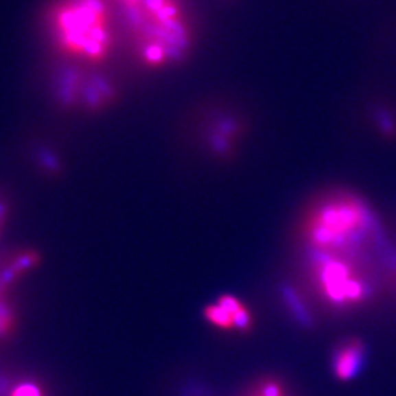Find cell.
Segmentation results:
<instances>
[{
  "label": "cell",
  "instance_id": "cell-5",
  "mask_svg": "<svg viewBox=\"0 0 396 396\" xmlns=\"http://www.w3.org/2000/svg\"><path fill=\"white\" fill-rule=\"evenodd\" d=\"M366 360V347L358 339H348L339 344L331 356L330 370L340 383L352 382L362 369Z\"/></svg>",
  "mask_w": 396,
  "mask_h": 396
},
{
  "label": "cell",
  "instance_id": "cell-1",
  "mask_svg": "<svg viewBox=\"0 0 396 396\" xmlns=\"http://www.w3.org/2000/svg\"><path fill=\"white\" fill-rule=\"evenodd\" d=\"M121 40L147 69L184 63L194 51L197 25L187 0H112Z\"/></svg>",
  "mask_w": 396,
  "mask_h": 396
},
{
  "label": "cell",
  "instance_id": "cell-4",
  "mask_svg": "<svg viewBox=\"0 0 396 396\" xmlns=\"http://www.w3.org/2000/svg\"><path fill=\"white\" fill-rule=\"evenodd\" d=\"M207 322L220 330L248 331L253 327V314L241 299L232 295L220 296L215 304L205 310Z\"/></svg>",
  "mask_w": 396,
  "mask_h": 396
},
{
  "label": "cell",
  "instance_id": "cell-8",
  "mask_svg": "<svg viewBox=\"0 0 396 396\" xmlns=\"http://www.w3.org/2000/svg\"><path fill=\"white\" fill-rule=\"evenodd\" d=\"M18 327L16 312L9 301L8 294H0V342H5L15 335Z\"/></svg>",
  "mask_w": 396,
  "mask_h": 396
},
{
  "label": "cell",
  "instance_id": "cell-3",
  "mask_svg": "<svg viewBox=\"0 0 396 396\" xmlns=\"http://www.w3.org/2000/svg\"><path fill=\"white\" fill-rule=\"evenodd\" d=\"M53 100L63 109L100 112L117 99V85L100 67L60 60L51 78Z\"/></svg>",
  "mask_w": 396,
  "mask_h": 396
},
{
  "label": "cell",
  "instance_id": "cell-10",
  "mask_svg": "<svg viewBox=\"0 0 396 396\" xmlns=\"http://www.w3.org/2000/svg\"><path fill=\"white\" fill-rule=\"evenodd\" d=\"M8 216H9V205L3 197H0V231L5 226Z\"/></svg>",
  "mask_w": 396,
  "mask_h": 396
},
{
  "label": "cell",
  "instance_id": "cell-7",
  "mask_svg": "<svg viewBox=\"0 0 396 396\" xmlns=\"http://www.w3.org/2000/svg\"><path fill=\"white\" fill-rule=\"evenodd\" d=\"M240 396H294V393L281 377L263 376L251 382Z\"/></svg>",
  "mask_w": 396,
  "mask_h": 396
},
{
  "label": "cell",
  "instance_id": "cell-11",
  "mask_svg": "<svg viewBox=\"0 0 396 396\" xmlns=\"http://www.w3.org/2000/svg\"><path fill=\"white\" fill-rule=\"evenodd\" d=\"M218 2H220V3H224V5H229V3H233L235 0H218Z\"/></svg>",
  "mask_w": 396,
  "mask_h": 396
},
{
  "label": "cell",
  "instance_id": "cell-2",
  "mask_svg": "<svg viewBox=\"0 0 396 396\" xmlns=\"http://www.w3.org/2000/svg\"><path fill=\"white\" fill-rule=\"evenodd\" d=\"M46 28L60 59L103 67L119 41L112 0H53Z\"/></svg>",
  "mask_w": 396,
  "mask_h": 396
},
{
  "label": "cell",
  "instance_id": "cell-9",
  "mask_svg": "<svg viewBox=\"0 0 396 396\" xmlns=\"http://www.w3.org/2000/svg\"><path fill=\"white\" fill-rule=\"evenodd\" d=\"M15 377V371L0 366V396H9L10 386Z\"/></svg>",
  "mask_w": 396,
  "mask_h": 396
},
{
  "label": "cell",
  "instance_id": "cell-6",
  "mask_svg": "<svg viewBox=\"0 0 396 396\" xmlns=\"http://www.w3.org/2000/svg\"><path fill=\"white\" fill-rule=\"evenodd\" d=\"M9 396H56V393L49 386V383L36 374L15 371Z\"/></svg>",
  "mask_w": 396,
  "mask_h": 396
}]
</instances>
